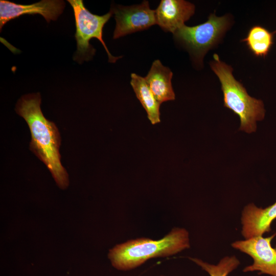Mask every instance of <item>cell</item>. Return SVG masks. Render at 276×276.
Returning a JSON list of instances; mask_svg holds the SVG:
<instances>
[{"label":"cell","instance_id":"7c38bea8","mask_svg":"<svg viewBox=\"0 0 276 276\" xmlns=\"http://www.w3.org/2000/svg\"><path fill=\"white\" fill-rule=\"evenodd\" d=\"M130 84L136 98L146 110L148 119L151 123L155 125L159 123L160 104L153 95L145 78L135 73H132Z\"/></svg>","mask_w":276,"mask_h":276},{"label":"cell","instance_id":"52a82bcc","mask_svg":"<svg viewBox=\"0 0 276 276\" xmlns=\"http://www.w3.org/2000/svg\"><path fill=\"white\" fill-rule=\"evenodd\" d=\"M111 10L116 21L113 39L147 29L156 24L155 10L150 8L147 1L137 5L118 6Z\"/></svg>","mask_w":276,"mask_h":276},{"label":"cell","instance_id":"4fadbf2b","mask_svg":"<svg viewBox=\"0 0 276 276\" xmlns=\"http://www.w3.org/2000/svg\"><path fill=\"white\" fill-rule=\"evenodd\" d=\"M260 26L252 27L246 37L242 40L245 42L249 50L257 57H265L268 53L273 43V35Z\"/></svg>","mask_w":276,"mask_h":276},{"label":"cell","instance_id":"5b68a950","mask_svg":"<svg viewBox=\"0 0 276 276\" xmlns=\"http://www.w3.org/2000/svg\"><path fill=\"white\" fill-rule=\"evenodd\" d=\"M229 26L227 15L218 17L211 14L205 22L193 27L183 25L173 35L195 60L201 63L205 54L218 43Z\"/></svg>","mask_w":276,"mask_h":276},{"label":"cell","instance_id":"8fae6325","mask_svg":"<svg viewBox=\"0 0 276 276\" xmlns=\"http://www.w3.org/2000/svg\"><path fill=\"white\" fill-rule=\"evenodd\" d=\"M172 76L170 69L164 66L160 61L157 59L153 61L148 74L144 77L153 95L160 104L175 99L171 83Z\"/></svg>","mask_w":276,"mask_h":276},{"label":"cell","instance_id":"9a60e30c","mask_svg":"<svg viewBox=\"0 0 276 276\" xmlns=\"http://www.w3.org/2000/svg\"><path fill=\"white\" fill-rule=\"evenodd\" d=\"M159 276H165V275H159Z\"/></svg>","mask_w":276,"mask_h":276},{"label":"cell","instance_id":"6da1fadb","mask_svg":"<svg viewBox=\"0 0 276 276\" xmlns=\"http://www.w3.org/2000/svg\"><path fill=\"white\" fill-rule=\"evenodd\" d=\"M40 94H29L18 101L15 110L26 121L31 134L30 149L47 166L58 186L66 189L68 174L60 161V136L56 125L47 119L41 108Z\"/></svg>","mask_w":276,"mask_h":276},{"label":"cell","instance_id":"277c9868","mask_svg":"<svg viewBox=\"0 0 276 276\" xmlns=\"http://www.w3.org/2000/svg\"><path fill=\"white\" fill-rule=\"evenodd\" d=\"M74 13L76 32L77 51L74 60L81 63L91 58L95 49L89 44L90 39L96 38L102 44L108 56V61L114 63L122 56L114 57L108 50L102 38L103 28L111 17L113 12L110 11L100 16L90 13L85 7L82 0H68Z\"/></svg>","mask_w":276,"mask_h":276},{"label":"cell","instance_id":"7a4b0ae2","mask_svg":"<svg viewBox=\"0 0 276 276\" xmlns=\"http://www.w3.org/2000/svg\"><path fill=\"white\" fill-rule=\"evenodd\" d=\"M190 247L188 231L174 227L159 240L142 237L117 244L109 249L108 258L116 269L128 271L149 259L171 256Z\"/></svg>","mask_w":276,"mask_h":276},{"label":"cell","instance_id":"9c48e42d","mask_svg":"<svg viewBox=\"0 0 276 276\" xmlns=\"http://www.w3.org/2000/svg\"><path fill=\"white\" fill-rule=\"evenodd\" d=\"M195 7L183 0H162L155 10L156 24L173 34L194 14Z\"/></svg>","mask_w":276,"mask_h":276},{"label":"cell","instance_id":"30bf717a","mask_svg":"<svg viewBox=\"0 0 276 276\" xmlns=\"http://www.w3.org/2000/svg\"><path fill=\"white\" fill-rule=\"evenodd\" d=\"M275 218L276 202L265 209L248 204L242 212L241 234L246 239L262 236L271 231V222Z\"/></svg>","mask_w":276,"mask_h":276},{"label":"cell","instance_id":"5bb4252c","mask_svg":"<svg viewBox=\"0 0 276 276\" xmlns=\"http://www.w3.org/2000/svg\"><path fill=\"white\" fill-rule=\"evenodd\" d=\"M210 276H227L240 264L238 259L235 256L225 257L217 265L210 264L196 258H189Z\"/></svg>","mask_w":276,"mask_h":276},{"label":"cell","instance_id":"3957f363","mask_svg":"<svg viewBox=\"0 0 276 276\" xmlns=\"http://www.w3.org/2000/svg\"><path fill=\"white\" fill-rule=\"evenodd\" d=\"M210 62L212 70L218 77L223 95L224 106L237 115L240 120V130L255 132L256 122L262 120L265 110L262 100L250 96L245 88L233 75V68L214 54Z\"/></svg>","mask_w":276,"mask_h":276},{"label":"cell","instance_id":"8992f818","mask_svg":"<svg viewBox=\"0 0 276 276\" xmlns=\"http://www.w3.org/2000/svg\"><path fill=\"white\" fill-rule=\"evenodd\" d=\"M275 235L266 238L254 237L232 244L233 248L248 255L254 260L252 264L244 268V272L258 271L259 274L276 276V248L271 244Z\"/></svg>","mask_w":276,"mask_h":276},{"label":"cell","instance_id":"ba28073f","mask_svg":"<svg viewBox=\"0 0 276 276\" xmlns=\"http://www.w3.org/2000/svg\"><path fill=\"white\" fill-rule=\"evenodd\" d=\"M65 3L60 0H42L30 5L0 1V29L9 21L25 14H40L48 22L56 20L63 12Z\"/></svg>","mask_w":276,"mask_h":276}]
</instances>
